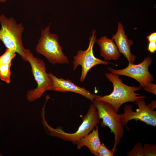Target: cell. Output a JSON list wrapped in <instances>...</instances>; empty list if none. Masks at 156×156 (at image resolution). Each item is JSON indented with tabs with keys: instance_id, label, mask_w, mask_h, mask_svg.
<instances>
[{
	"instance_id": "1",
	"label": "cell",
	"mask_w": 156,
	"mask_h": 156,
	"mask_svg": "<svg viewBox=\"0 0 156 156\" xmlns=\"http://www.w3.org/2000/svg\"><path fill=\"white\" fill-rule=\"evenodd\" d=\"M106 77L113 84V89L109 94L101 96L98 95L95 99L104 101L110 104L118 113L121 105L128 102H136L140 98L146 97L135 93L142 89L140 86H131L124 83L119 75L111 73H106Z\"/></svg>"
},
{
	"instance_id": "2",
	"label": "cell",
	"mask_w": 156,
	"mask_h": 156,
	"mask_svg": "<svg viewBox=\"0 0 156 156\" xmlns=\"http://www.w3.org/2000/svg\"><path fill=\"white\" fill-rule=\"evenodd\" d=\"M44 118V116L42 117V123L48 129L51 135L75 144L92 131L99 123L100 119L97 110L92 103L90 104L86 114L82 117L81 125L77 131L73 133L66 132L60 127L56 129L52 127L48 124Z\"/></svg>"
},
{
	"instance_id": "3",
	"label": "cell",
	"mask_w": 156,
	"mask_h": 156,
	"mask_svg": "<svg viewBox=\"0 0 156 156\" xmlns=\"http://www.w3.org/2000/svg\"><path fill=\"white\" fill-rule=\"evenodd\" d=\"M0 40L7 49L14 51L24 61L27 62L26 49L22 42V35L24 30L22 24H17L13 17L8 18L4 14L0 15Z\"/></svg>"
},
{
	"instance_id": "4",
	"label": "cell",
	"mask_w": 156,
	"mask_h": 156,
	"mask_svg": "<svg viewBox=\"0 0 156 156\" xmlns=\"http://www.w3.org/2000/svg\"><path fill=\"white\" fill-rule=\"evenodd\" d=\"M49 25L41 31L40 37L36 48V51L45 57L51 64L69 63L68 57L64 53L57 34L51 33Z\"/></svg>"
},
{
	"instance_id": "5",
	"label": "cell",
	"mask_w": 156,
	"mask_h": 156,
	"mask_svg": "<svg viewBox=\"0 0 156 156\" xmlns=\"http://www.w3.org/2000/svg\"><path fill=\"white\" fill-rule=\"evenodd\" d=\"M26 54L37 84V87L28 90L26 95L27 100L32 102L40 98L46 91L51 90L52 82L47 72L44 62L35 57L29 49H26Z\"/></svg>"
},
{
	"instance_id": "6",
	"label": "cell",
	"mask_w": 156,
	"mask_h": 156,
	"mask_svg": "<svg viewBox=\"0 0 156 156\" xmlns=\"http://www.w3.org/2000/svg\"><path fill=\"white\" fill-rule=\"evenodd\" d=\"M92 103L96 109L99 119H102L101 126L108 127L114 135V142L113 148L116 152L124 133L123 126L120 123V114H118L109 103L94 99Z\"/></svg>"
},
{
	"instance_id": "7",
	"label": "cell",
	"mask_w": 156,
	"mask_h": 156,
	"mask_svg": "<svg viewBox=\"0 0 156 156\" xmlns=\"http://www.w3.org/2000/svg\"><path fill=\"white\" fill-rule=\"evenodd\" d=\"M96 30H93L89 38V43L87 49L85 50H78L76 55L73 57V70H75L79 65L82 68L79 81L83 82L88 71L93 67L99 64L107 65L112 64L107 61L103 60L96 57L93 53V47L96 42Z\"/></svg>"
},
{
	"instance_id": "8",
	"label": "cell",
	"mask_w": 156,
	"mask_h": 156,
	"mask_svg": "<svg viewBox=\"0 0 156 156\" xmlns=\"http://www.w3.org/2000/svg\"><path fill=\"white\" fill-rule=\"evenodd\" d=\"M152 62L151 57L148 56L139 64H135L129 63L127 66L123 69H115L108 67L107 69L113 74L125 76L135 79L139 83L140 86L144 88L153 81V76L148 69Z\"/></svg>"
},
{
	"instance_id": "9",
	"label": "cell",
	"mask_w": 156,
	"mask_h": 156,
	"mask_svg": "<svg viewBox=\"0 0 156 156\" xmlns=\"http://www.w3.org/2000/svg\"><path fill=\"white\" fill-rule=\"evenodd\" d=\"M136 102L138 108L135 112L133 110L132 105H125L123 113L120 114L121 125L123 126H126L129 121L134 120L136 121L140 120L148 125L155 127L156 112L147 106L144 98L138 99Z\"/></svg>"
},
{
	"instance_id": "10",
	"label": "cell",
	"mask_w": 156,
	"mask_h": 156,
	"mask_svg": "<svg viewBox=\"0 0 156 156\" xmlns=\"http://www.w3.org/2000/svg\"><path fill=\"white\" fill-rule=\"evenodd\" d=\"M48 75L52 82L51 90L62 92H74L81 95L92 101L98 96L92 93L85 88L78 86L68 79L58 78L51 73H48Z\"/></svg>"
},
{
	"instance_id": "11",
	"label": "cell",
	"mask_w": 156,
	"mask_h": 156,
	"mask_svg": "<svg viewBox=\"0 0 156 156\" xmlns=\"http://www.w3.org/2000/svg\"><path fill=\"white\" fill-rule=\"evenodd\" d=\"M112 39L114 41L119 52L124 55L129 63L134 64L136 56L131 53L130 49L133 42L127 38L121 23H118L117 31L113 35Z\"/></svg>"
},
{
	"instance_id": "12",
	"label": "cell",
	"mask_w": 156,
	"mask_h": 156,
	"mask_svg": "<svg viewBox=\"0 0 156 156\" xmlns=\"http://www.w3.org/2000/svg\"><path fill=\"white\" fill-rule=\"evenodd\" d=\"M96 42L100 47L101 55L105 61L117 60L121 56L120 53L112 39L104 36L97 40Z\"/></svg>"
},
{
	"instance_id": "13",
	"label": "cell",
	"mask_w": 156,
	"mask_h": 156,
	"mask_svg": "<svg viewBox=\"0 0 156 156\" xmlns=\"http://www.w3.org/2000/svg\"><path fill=\"white\" fill-rule=\"evenodd\" d=\"M95 129L81 138L76 144L78 149L85 146L88 148L92 154L98 156V150L101 144L99 136V127L97 125Z\"/></svg>"
},
{
	"instance_id": "14",
	"label": "cell",
	"mask_w": 156,
	"mask_h": 156,
	"mask_svg": "<svg viewBox=\"0 0 156 156\" xmlns=\"http://www.w3.org/2000/svg\"><path fill=\"white\" fill-rule=\"evenodd\" d=\"M11 64L12 63L0 64V79L8 84L10 82Z\"/></svg>"
},
{
	"instance_id": "15",
	"label": "cell",
	"mask_w": 156,
	"mask_h": 156,
	"mask_svg": "<svg viewBox=\"0 0 156 156\" xmlns=\"http://www.w3.org/2000/svg\"><path fill=\"white\" fill-rule=\"evenodd\" d=\"M16 53L14 51L7 49L4 53L0 56V64L12 63V60L16 56Z\"/></svg>"
},
{
	"instance_id": "16",
	"label": "cell",
	"mask_w": 156,
	"mask_h": 156,
	"mask_svg": "<svg viewBox=\"0 0 156 156\" xmlns=\"http://www.w3.org/2000/svg\"><path fill=\"white\" fill-rule=\"evenodd\" d=\"M143 150L144 156H156V146L155 144H144Z\"/></svg>"
},
{
	"instance_id": "17",
	"label": "cell",
	"mask_w": 156,
	"mask_h": 156,
	"mask_svg": "<svg viewBox=\"0 0 156 156\" xmlns=\"http://www.w3.org/2000/svg\"><path fill=\"white\" fill-rule=\"evenodd\" d=\"M127 156H144L143 146L142 143H138L127 154Z\"/></svg>"
},
{
	"instance_id": "18",
	"label": "cell",
	"mask_w": 156,
	"mask_h": 156,
	"mask_svg": "<svg viewBox=\"0 0 156 156\" xmlns=\"http://www.w3.org/2000/svg\"><path fill=\"white\" fill-rule=\"evenodd\" d=\"M115 151L113 148L111 150L108 149L104 143L101 144L98 150V156H113Z\"/></svg>"
},
{
	"instance_id": "19",
	"label": "cell",
	"mask_w": 156,
	"mask_h": 156,
	"mask_svg": "<svg viewBox=\"0 0 156 156\" xmlns=\"http://www.w3.org/2000/svg\"><path fill=\"white\" fill-rule=\"evenodd\" d=\"M144 89L148 92L156 95V85L150 82L144 88Z\"/></svg>"
},
{
	"instance_id": "20",
	"label": "cell",
	"mask_w": 156,
	"mask_h": 156,
	"mask_svg": "<svg viewBox=\"0 0 156 156\" xmlns=\"http://www.w3.org/2000/svg\"><path fill=\"white\" fill-rule=\"evenodd\" d=\"M147 50L151 53H154L156 51V42H149Z\"/></svg>"
},
{
	"instance_id": "21",
	"label": "cell",
	"mask_w": 156,
	"mask_h": 156,
	"mask_svg": "<svg viewBox=\"0 0 156 156\" xmlns=\"http://www.w3.org/2000/svg\"><path fill=\"white\" fill-rule=\"evenodd\" d=\"M146 38L149 42H156V32H155L151 33Z\"/></svg>"
},
{
	"instance_id": "22",
	"label": "cell",
	"mask_w": 156,
	"mask_h": 156,
	"mask_svg": "<svg viewBox=\"0 0 156 156\" xmlns=\"http://www.w3.org/2000/svg\"><path fill=\"white\" fill-rule=\"evenodd\" d=\"M147 106L149 108L153 110L156 107V101H152Z\"/></svg>"
},
{
	"instance_id": "23",
	"label": "cell",
	"mask_w": 156,
	"mask_h": 156,
	"mask_svg": "<svg viewBox=\"0 0 156 156\" xmlns=\"http://www.w3.org/2000/svg\"><path fill=\"white\" fill-rule=\"evenodd\" d=\"M6 0H0V2H5L6 1Z\"/></svg>"
},
{
	"instance_id": "24",
	"label": "cell",
	"mask_w": 156,
	"mask_h": 156,
	"mask_svg": "<svg viewBox=\"0 0 156 156\" xmlns=\"http://www.w3.org/2000/svg\"><path fill=\"white\" fill-rule=\"evenodd\" d=\"M1 155H2L0 153V156H1Z\"/></svg>"
}]
</instances>
